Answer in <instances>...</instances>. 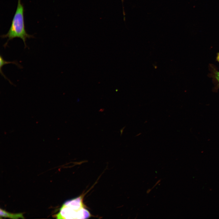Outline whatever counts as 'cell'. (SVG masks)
I'll list each match as a JSON object with an SVG mask.
<instances>
[{"label":"cell","instance_id":"6","mask_svg":"<svg viewBox=\"0 0 219 219\" xmlns=\"http://www.w3.org/2000/svg\"><path fill=\"white\" fill-rule=\"evenodd\" d=\"M161 181V179H160V180H158V181H157V182H156L154 186L151 189H152L154 188Z\"/></svg>","mask_w":219,"mask_h":219},{"label":"cell","instance_id":"3","mask_svg":"<svg viewBox=\"0 0 219 219\" xmlns=\"http://www.w3.org/2000/svg\"><path fill=\"white\" fill-rule=\"evenodd\" d=\"M0 215L1 217H8L14 219L24 218L22 213H11L1 209H0Z\"/></svg>","mask_w":219,"mask_h":219},{"label":"cell","instance_id":"7","mask_svg":"<svg viewBox=\"0 0 219 219\" xmlns=\"http://www.w3.org/2000/svg\"><path fill=\"white\" fill-rule=\"evenodd\" d=\"M151 189H148L147 190V193H149V192H150L151 191Z\"/></svg>","mask_w":219,"mask_h":219},{"label":"cell","instance_id":"2","mask_svg":"<svg viewBox=\"0 0 219 219\" xmlns=\"http://www.w3.org/2000/svg\"><path fill=\"white\" fill-rule=\"evenodd\" d=\"M83 195L65 202L56 215L57 219H86L91 215L83 202Z\"/></svg>","mask_w":219,"mask_h":219},{"label":"cell","instance_id":"8","mask_svg":"<svg viewBox=\"0 0 219 219\" xmlns=\"http://www.w3.org/2000/svg\"><path fill=\"white\" fill-rule=\"evenodd\" d=\"M217 59L219 61V56H217Z\"/></svg>","mask_w":219,"mask_h":219},{"label":"cell","instance_id":"9","mask_svg":"<svg viewBox=\"0 0 219 219\" xmlns=\"http://www.w3.org/2000/svg\"><path fill=\"white\" fill-rule=\"evenodd\" d=\"M217 56H219V53L218 54Z\"/></svg>","mask_w":219,"mask_h":219},{"label":"cell","instance_id":"5","mask_svg":"<svg viewBox=\"0 0 219 219\" xmlns=\"http://www.w3.org/2000/svg\"><path fill=\"white\" fill-rule=\"evenodd\" d=\"M216 77L219 83V72H217L216 74Z\"/></svg>","mask_w":219,"mask_h":219},{"label":"cell","instance_id":"4","mask_svg":"<svg viewBox=\"0 0 219 219\" xmlns=\"http://www.w3.org/2000/svg\"><path fill=\"white\" fill-rule=\"evenodd\" d=\"M0 69H2V68L5 65L8 64H10V63H12L14 64H16V65H17L18 67H19L20 68H22V66L20 65L17 62V61H7L5 60L3 57L1 55H0Z\"/></svg>","mask_w":219,"mask_h":219},{"label":"cell","instance_id":"1","mask_svg":"<svg viewBox=\"0 0 219 219\" xmlns=\"http://www.w3.org/2000/svg\"><path fill=\"white\" fill-rule=\"evenodd\" d=\"M24 9L21 0H18V4L15 13L12 21L11 24L7 33L1 36L2 38H7L3 46L5 48L9 40L16 38H19L23 40L25 48L27 47L26 41L27 38H34L33 35L27 33L26 30L24 19Z\"/></svg>","mask_w":219,"mask_h":219}]
</instances>
